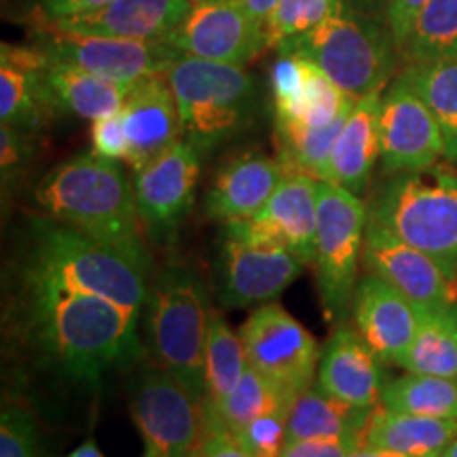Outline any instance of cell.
<instances>
[{
  "label": "cell",
  "mask_w": 457,
  "mask_h": 457,
  "mask_svg": "<svg viewBox=\"0 0 457 457\" xmlns=\"http://www.w3.org/2000/svg\"><path fill=\"white\" fill-rule=\"evenodd\" d=\"M335 0H279L262 26L267 49H278L288 38L310 32L333 11Z\"/></svg>",
  "instance_id": "36"
},
{
  "label": "cell",
  "mask_w": 457,
  "mask_h": 457,
  "mask_svg": "<svg viewBox=\"0 0 457 457\" xmlns=\"http://www.w3.org/2000/svg\"><path fill=\"white\" fill-rule=\"evenodd\" d=\"M125 134L129 140L128 163L134 171L182 140V119L165 74L131 83L121 108Z\"/></svg>",
  "instance_id": "19"
},
{
  "label": "cell",
  "mask_w": 457,
  "mask_h": 457,
  "mask_svg": "<svg viewBox=\"0 0 457 457\" xmlns=\"http://www.w3.org/2000/svg\"><path fill=\"white\" fill-rule=\"evenodd\" d=\"M358 447L360 438H307L286 445L279 457H350Z\"/></svg>",
  "instance_id": "42"
},
{
  "label": "cell",
  "mask_w": 457,
  "mask_h": 457,
  "mask_svg": "<svg viewBox=\"0 0 457 457\" xmlns=\"http://www.w3.org/2000/svg\"><path fill=\"white\" fill-rule=\"evenodd\" d=\"M188 457H199V451L195 449V451H193V453H191V455H188Z\"/></svg>",
  "instance_id": "51"
},
{
  "label": "cell",
  "mask_w": 457,
  "mask_h": 457,
  "mask_svg": "<svg viewBox=\"0 0 457 457\" xmlns=\"http://www.w3.org/2000/svg\"><path fill=\"white\" fill-rule=\"evenodd\" d=\"M145 457H155V455H153V453H148V451H146V453H145Z\"/></svg>",
  "instance_id": "52"
},
{
  "label": "cell",
  "mask_w": 457,
  "mask_h": 457,
  "mask_svg": "<svg viewBox=\"0 0 457 457\" xmlns=\"http://www.w3.org/2000/svg\"><path fill=\"white\" fill-rule=\"evenodd\" d=\"M248 369L242 335L227 324L216 310H210L205 339V398L219 404Z\"/></svg>",
  "instance_id": "32"
},
{
  "label": "cell",
  "mask_w": 457,
  "mask_h": 457,
  "mask_svg": "<svg viewBox=\"0 0 457 457\" xmlns=\"http://www.w3.org/2000/svg\"><path fill=\"white\" fill-rule=\"evenodd\" d=\"M367 208L370 222L457 276V170L449 163L390 174Z\"/></svg>",
  "instance_id": "5"
},
{
  "label": "cell",
  "mask_w": 457,
  "mask_h": 457,
  "mask_svg": "<svg viewBox=\"0 0 457 457\" xmlns=\"http://www.w3.org/2000/svg\"><path fill=\"white\" fill-rule=\"evenodd\" d=\"M350 114L335 119L322 128H310L299 123H273L278 159L290 174H305L316 180L328 179L330 155L339 138L343 123Z\"/></svg>",
  "instance_id": "30"
},
{
  "label": "cell",
  "mask_w": 457,
  "mask_h": 457,
  "mask_svg": "<svg viewBox=\"0 0 457 457\" xmlns=\"http://www.w3.org/2000/svg\"><path fill=\"white\" fill-rule=\"evenodd\" d=\"M0 49V121L34 134L54 117L41 77L47 55L38 47L9 43Z\"/></svg>",
  "instance_id": "23"
},
{
  "label": "cell",
  "mask_w": 457,
  "mask_h": 457,
  "mask_svg": "<svg viewBox=\"0 0 457 457\" xmlns=\"http://www.w3.org/2000/svg\"><path fill=\"white\" fill-rule=\"evenodd\" d=\"M248 364L296 398L318 375L316 337L278 303H262L250 313L242 330Z\"/></svg>",
  "instance_id": "10"
},
{
  "label": "cell",
  "mask_w": 457,
  "mask_h": 457,
  "mask_svg": "<svg viewBox=\"0 0 457 457\" xmlns=\"http://www.w3.org/2000/svg\"><path fill=\"white\" fill-rule=\"evenodd\" d=\"M400 367L411 373L457 379V303L420 312V327Z\"/></svg>",
  "instance_id": "28"
},
{
  "label": "cell",
  "mask_w": 457,
  "mask_h": 457,
  "mask_svg": "<svg viewBox=\"0 0 457 457\" xmlns=\"http://www.w3.org/2000/svg\"><path fill=\"white\" fill-rule=\"evenodd\" d=\"M313 66L305 57L295 54H279L271 68V100L273 123H295L305 106L310 91Z\"/></svg>",
  "instance_id": "35"
},
{
  "label": "cell",
  "mask_w": 457,
  "mask_h": 457,
  "mask_svg": "<svg viewBox=\"0 0 457 457\" xmlns=\"http://www.w3.org/2000/svg\"><path fill=\"white\" fill-rule=\"evenodd\" d=\"M362 262L367 273L394 286L420 312L443 310L457 303V276H451L430 254L370 220L364 233Z\"/></svg>",
  "instance_id": "15"
},
{
  "label": "cell",
  "mask_w": 457,
  "mask_h": 457,
  "mask_svg": "<svg viewBox=\"0 0 457 457\" xmlns=\"http://www.w3.org/2000/svg\"><path fill=\"white\" fill-rule=\"evenodd\" d=\"M34 197L47 219L148 256L134 185L119 162L81 153L55 165Z\"/></svg>",
  "instance_id": "3"
},
{
  "label": "cell",
  "mask_w": 457,
  "mask_h": 457,
  "mask_svg": "<svg viewBox=\"0 0 457 457\" xmlns=\"http://www.w3.org/2000/svg\"><path fill=\"white\" fill-rule=\"evenodd\" d=\"M426 3L428 0H392L390 3V9H387V26H390L394 38H396L400 51H403L404 43H407L417 13H420Z\"/></svg>",
  "instance_id": "43"
},
{
  "label": "cell",
  "mask_w": 457,
  "mask_h": 457,
  "mask_svg": "<svg viewBox=\"0 0 457 457\" xmlns=\"http://www.w3.org/2000/svg\"><path fill=\"white\" fill-rule=\"evenodd\" d=\"M202 162L204 153L182 138L145 168L134 171L140 222L157 244H170L191 212Z\"/></svg>",
  "instance_id": "12"
},
{
  "label": "cell",
  "mask_w": 457,
  "mask_h": 457,
  "mask_svg": "<svg viewBox=\"0 0 457 457\" xmlns=\"http://www.w3.org/2000/svg\"><path fill=\"white\" fill-rule=\"evenodd\" d=\"M318 185L305 174H288L254 216L225 222V236L290 250L305 265L313 262L318 231Z\"/></svg>",
  "instance_id": "14"
},
{
  "label": "cell",
  "mask_w": 457,
  "mask_h": 457,
  "mask_svg": "<svg viewBox=\"0 0 457 457\" xmlns=\"http://www.w3.org/2000/svg\"><path fill=\"white\" fill-rule=\"evenodd\" d=\"M91 151L96 155L112 159V162H125L129 157V140L125 134L121 112L106 114V117L91 121Z\"/></svg>",
  "instance_id": "40"
},
{
  "label": "cell",
  "mask_w": 457,
  "mask_h": 457,
  "mask_svg": "<svg viewBox=\"0 0 457 457\" xmlns=\"http://www.w3.org/2000/svg\"><path fill=\"white\" fill-rule=\"evenodd\" d=\"M38 434L26 404L4 403L0 413V457H37Z\"/></svg>",
  "instance_id": "38"
},
{
  "label": "cell",
  "mask_w": 457,
  "mask_h": 457,
  "mask_svg": "<svg viewBox=\"0 0 457 457\" xmlns=\"http://www.w3.org/2000/svg\"><path fill=\"white\" fill-rule=\"evenodd\" d=\"M32 37L37 41L34 47L41 49L49 60L66 62L119 83H136L165 74L182 55L165 41H134L64 30L51 24L38 11L32 15Z\"/></svg>",
  "instance_id": "9"
},
{
  "label": "cell",
  "mask_w": 457,
  "mask_h": 457,
  "mask_svg": "<svg viewBox=\"0 0 457 457\" xmlns=\"http://www.w3.org/2000/svg\"><path fill=\"white\" fill-rule=\"evenodd\" d=\"M21 278L24 284L96 295L142 312L151 288V259L51 219L37 220Z\"/></svg>",
  "instance_id": "2"
},
{
  "label": "cell",
  "mask_w": 457,
  "mask_h": 457,
  "mask_svg": "<svg viewBox=\"0 0 457 457\" xmlns=\"http://www.w3.org/2000/svg\"><path fill=\"white\" fill-rule=\"evenodd\" d=\"M191 9L193 4L188 0H114L89 13L47 20L57 28L81 34L165 41V37L185 20Z\"/></svg>",
  "instance_id": "22"
},
{
  "label": "cell",
  "mask_w": 457,
  "mask_h": 457,
  "mask_svg": "<svg viewBox=\"0 0 457 457\" xmlns=\"http://www.w3.org/2000/svg\"><path fill=\"white\" fill-rule=\"evenodd\" d=\"M430 108L445 140V159L457 163V55L407 64L400 72Z\"/></svg>",
  "instance_id": "29"
},
{
  "label": "cell",
  "mask_w": 457,
  "mask_h": 457,
  "mask_svg": "<svg viewBox=\"0 0 457 457\" xmlns=\"http://www.w3.org/2000/svg\"><path fill=\"white\" fill-rule=\"evenodd\" d=\"M288 174L290 171L278 157H267L256 151H245L228 159L205 195V214L222 225L250 219L270 202Z\"/></svg>",
  "instance_id": "21"
},
{
  "label": "cell",
  "mask_w": 457,
  "mask_h": 457,
  "mask_svg": "<svg viewBox=\"0 0 457 457\" xmlns=\"http://www.w3.org/2000/svg\"><path fill=\"white\" fill-rule=\"evenodd\" d=\"M381 404L400 413L457 420V379L411 373L386 379Z\"/></svg>",
  "instance_id": "31"
},
{
  "label": "cell",
  "mask_w": 457,
  "mask_h": 457,
  "mask_svg": "<svg viewBox=\"0 0 457 457\" xmlns=\"http://www.w3.org/2000/svg\"><path fill=\"white\" fill-rule=\"evenodd\" d=\"M443 457H457V438H455L453 443L449 445V449L445 451V455H443Z\"/></svg>",
  "instance_id": "49"
},
{
  "label": "cell",
  "mask_w": 457,
  "mask_h": 457,
  "mask_svg": "<svg viewBox=\"0 0 457 457\" xmlns=\"http://www.w3.org/2000/svg\"><path fill=\"white\" fill-rule=\"evenodd\" d=\"M239 3L244 4V9L248 11L261 26H265V21L270 20L279 0H239Z\"/></svg>",
  "instance_id": "46"
},
{
  "label": "cell",
  "mask_w": 457,
  "mask_h": 457,
  "mask_svg": "<svg viewBox=\"0 0 457 457\" xmlns=\"http://www.w3.org/2000/svg\"><path fill=\"white\" fill-rule=\"evenodd\" d=\"M352 320L356 333L381 362L400 367L420 327V310L394 286L367 273L353 293Z\"/></svg>",
  "instance_id": "18"
},
{
  "label": "cell",
  "mask_w": 457,
  "mask_h": 457,
  "mask_svg": "<svg viewBox=\"0 0 457 457\" xmlns=\"http://www.w3.org/2000/svg\"><path fill=\"white\" fill-rule=\"evenodd\" d=\"M305 262L273 244H254L222 233L216 259V296L222 307L262 305L301 276Z\"/></svg>",
  "instance_id": "13"
},
{
  "label": "cell",
  "mask_w": 457,
  "mask_h": 457,
  "mask_svg": "<svg viewBox=\"0 0 457 457\" xmlns=\"http://www.w3.org/2000/svg\"><path fill=\"white\" fill-rule=\"evenodd\" d=\"M129 413L155 457H188L202 436V403L165 369L146 367L134 379Z\"/></svg>",
  "instance_id": "11"
},
{
  "label": "cell",
  "mask_w": 457,
  "mask_h": 457,
  "mask_svg": "<svg viewBox=\"0 0 457 457\" xmlns=\"http://www.w3.org/2000/svg\"><path fill=\"white\" fill-rule=\"evenodd\" d=\"M41 77L45 98L54 114H74V117L87 119V121L121 112L131 87V83L98 77L83 68L49 60V57Z\"/></svg>",
  "instance_id": "25"
},
{
  "label": "cell",
  "mask_w": 457,
  "mask_h": 457,
  "mask_svg": "<svg viewBox=\"0 0 457 457\" xmlns=\"http://www.w3.org/2000/svg\"><path fill=\"white\" fill-rule=\"evenodd\" d=\"M350 457H407V455L396 453V451L375 449V447H367V445H362V447H358Z\"/></svg>",
  "instance_id": "47"
},
{
  "label": "cell",
  "mask_w": 457,
  "mask_h": 457,
  "mask_svg": "<svg viewBox=\"0 0 457 457\" xmlns=\"http://www.w3.org/2000/svg\"><path fill=\"white\" fill-rule=\"evenodd\" d=\"M400 55L407 64L457 55V0H428Z\"/></svg>",
  "instance_id": "33"
},
{
  "label": "cell",
  "mask_w": 457,
  "mask_h": 457,
  "mask_svg": "<svg viewBox=\"0 0 457 457\" xmlns=\"http://www.w3.org/2000/svg\"><path fill=\"white\" fill-rule=\"evenodd\" d=\"M145 307L148 339L157 364L204 403L210 320L204 282L182 265L163 267L151 279Z\"/></svg>",
  "instance_id": "7"
},
{
  "label": "cell",
  "mask_w": 457,
  "mask_h": 457,
  "mask_svg": "<svg viewBox=\"0 0 457 457\" xmlns=\"http://www.w3.org/2000/svg\"><path fill=\"white\" fill-rule=\"evenodd\" d=\"M373 409L353 407L318 384L301 392L288 411V443L307 438H364ZM286 443V445H288Z\"/></svg>",
  "instance_id": "27"
},
{
  "label": "cell",
  "mask_w": 457,
  "mask_h": 457,
  "mask_svg": "<svg viewBox=\"0 0 457 457\" xmlns=\"http://www.w3.org/2000/svg\"><path fill=\"white\" fill-rule=\"evenodd\" d=\"M233 436L250 457H279L288 443V413L273 411L256 417Z\"/></svg>",
  "instance_id": "37"
},
{
  "label": "cell",
  "mask_w": 457,
  "mask_h": 457,
  "mask_svg": "<svg viewBox=\"0 0 457 457\" xmlns=\"http://www.w3.org/2000/svg\"><path fill=\"white\" fill-rule=\"evenodd\" d=\"M205 403H210V400H205ZM293 403L295 398L290 394H286L282 387H278L273 381L248 364L237 386L219 404H210L219 413L222 424L231 432H237L239 428L250 424L261 415L273 413V411H286L288 413Z\"/></svg>",
  "instance_id": "34"
},
{
  "label": "cell",
  "mask_w": 457,
  "mask_h": 457,
  "mask_svg": "<svg viewBox=\"0 0 457 457\" xmlns=\"http://www.w3.org/2000/svg\"><path fill=\"white\" fill-rule=\"evenodd\" d=\"M182 55L245 66L267 49L265 32L239 0L195 4L165 37Z\"/></svg>",
  "instance_id": "16"
},
{
  "label": "cell",
  "mask_w": 457,
  "mask_h": 457,
  "mask_svg": "<svg viewBox=\"0 0 457 457\" xmlns=\"http://www.w3.org/2000/svg\"><path fill=\"white\" fill-rule=\"evenodd\" d=\"M26 327L62 373L96 384L142 356L138 310L96 295L26 284Z\"/></svg>",
  "instance_id": "1"
},
{
  "label": "cell",
  "mask_w": 457,
  "mask_h": 457,
  "mask_svg": "<svg viewBox=\"0 0 457 457\" xmlns=\"http://www.w3.org/2000/svg\"><path fill=\"white\" fill-rule=\"evenodd\" d=\"M111 3L114 0H38V13L49 17V20H64V17L102 9Z\"/></svg>",
  "instance_id": "44"
},
{
  "label": "cell",
  "mask_w": 457,
  "mask_h": 457,
  "mask_svg": "<svg viewBox=\"0 0 457 457\" xmlns=\"http://www.w3.org/2000/svg\"><path fill=\"white\" fill-rule=\"evenodd\" d=\"M379 136L386 174L426 170L445 157L436 119L403 74L381 96Z\"/></svg>",
  "instance_id": "17"
},
{
  "label": "cell",
  "mask_w": 457,
  "mask_h": 457,
  "mask_svg": "<svg viewBox=\"0 0 457 457\" xmlns=\"http://www.w3.org/2000/svg\"><path fill=\"white\" fill-rule=\"evenodd\" d=\"M381 364L356 328L339 322L320 353L316 384L343 403L375 409L386 386Z\"/></svg>",
  "instance_id": "20"
},
{
  "label": "cell",
  "mask_w": 457,
  "mask_h": 457,
  "mask_svg": "<svg viewBox=\"0 0 457 457\" xmlns=\"http://www.w3.org/2000/svg\"><path fill=\"white\" fill-rule=\"evenodd\" d=\"M455 438L457 420L400 413L377 404L369 417L362 445L407 457H443Z\"/></svg>",
  "instance_id": "26"
},
{
  "label": "cell",
  "mask_w": 457,
  "mask_h": 457,
  "mask_svg": "<svg viewBox=\"0 0 457 457\" xmlns=\"http://www.w3.org/2000/svg\"><path fill=\"white\" fill-rule=\"evenodd\" d=\"M199 457H250L239 447L233 432L222 424L210 403H202V436L197 443Z\"/></svg>",
  "instance_id": "39"
},
{
  "label": "cell",
  "mask_w": 457,
  "mask_h": 457,
  "mask_svg": "<svg viewBox=\"0 0 457 457\" xmlns=\"http://www.w3.org/2000/svg\"><path fill=\"white\" fill-rule=\"evenodd\" d=\"M278 51L310 60L353 98L384 91L403 57L387 21L358 13L343 0H335L327 20Z\"/></svg>",
  "instance_id": "4"
},
{
  "label": "cell",
  "mask_w": 457,
  "mask_h": 457,
  "mask_svg": "<svg viewBox=\"0 0 457 457\" xmlns=\"http://www.w3.org/2000/svg\"><path fill=\"white\" fill-rule=\"evenodd\" d=\"M381 96L384 91H373L356 102L330 155L327 182H335L356 195L367 191L377 159L381 157Z\"/></svg>",
  "instance_id": "24"
},
{
  "label": "cell",
  "mask_w": 457,
  "mask_h": 457,
  "mask_svg": "<svg viewBox=\"0 0 457 457\" xmlns=\"http://www.w3.org/2000/svg\"><path fill=\"white\" fill-rule=\"evenodd\" d=\"M182 119V136L204 157L254 121L259 87L244 66L180 55L165 72Z\"/></svg>",
  "instance_id": "6"
},
{
  "label": "cell",
  "mask_w": 457,
  "mask_h": 457,
  "mask_svg": "<svg viewBox=\"0 0 457 457\" xmlns=\"http://www.w3.org/2000/svg\"><path fill=\"white\" fill-rule=\"evenodd\" d=\"M343 3H345L347 7L356 9L358 13L387 21V9H390L392 0H343Z\"/></svg>",
  "instance_id": "45"
},
{
  "label": "cell",
  "mask_w": 457,
  "mask_h": 457,
  "mask_svg": "<svg viewBox=\"0 0 457 457\" xmlns=\"http://www.w3.org/2000/svg\"><path fill=\"white\" fill-rule=\"evenodd\" d=\"M66 457H104V455H102L98 445H96L94 441H87V443H83L81 447L74 449L72 453H68Z\"/></svg>",
  "instance_id": "48"
},
{
  "label": "cell",
  "mask_w": 457,
  "mask_h": 457,
  "mask_svg": "<svg viewBox=\"0 0 457 457\" xmlns=\"http://www.w3.org/2000/svg\"><path fill=\"white\" fill-rule=\"evenodd\" d=\"M188 3L195 7V4H205V3H219V0H188Z\"/></svg>",
  "instance_id": "50"
},
{
  "label": "cell",
  "mask_w": 457,
  "mask_h": 457,
  "mask_svg": "<svg viewBox=\"0 0 457 457\" xmlns=\"http://www.w3.org/2000/svg\"><path fill=\"white\" fill-rule=\"evenodd\" d=\"M32 134L3 125L0 128V168H3V185L13 180V176L24 168L26 159L30 157V140Z\"/></svg>",
  "instance_id": "41"
},
{
  "label": "cell",
  "mask_w": 457,
  "mask_h": 457,
  "mask_svg": "<svg viewBox=\"0 0 457 457\" xmlns=\"http://www.w3.org/2000/svg\"><path fill=\"white\" fill-rule=\"evenodd\" d=\"M369 208L356 193L335 182L318 185L316 231V282L324 318L339 324L352 307L362 261Z\"/></svg>",
  "instance_id": "8"
}]
</instances>
